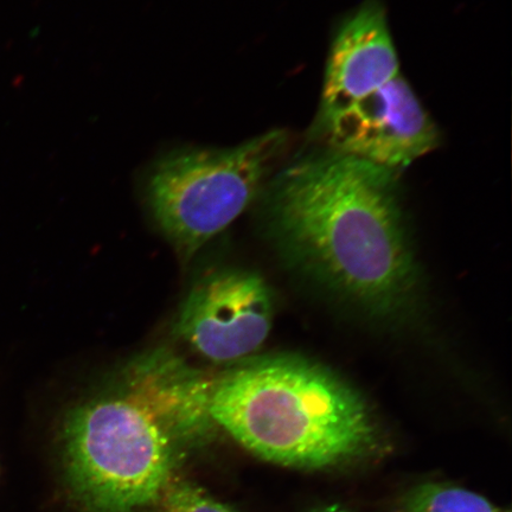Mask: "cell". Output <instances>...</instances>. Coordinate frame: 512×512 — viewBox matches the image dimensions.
<instances>
[{"label": "cell", "instance_id": "1", "mask_svg": "<svg viewBox=\"0 0 512 512\" xmlns=\"http://www.w3.org/2000/svg\"><path fill=\"white\" fill-rule=\"evenodd\" d=\"M213 374L157 347L131 358L67 413L64 476L87 512H140L158 499L184 451L207 443Z\"/></svg>", "mask_w": 512, "mask_h": 512}, {"label": "cell", "instance_id": "2", "mask_svg": "<svg viewBox=\"0 0 512 512\" xmlns=\"http://www.w3.org/2000/svg\"><path fill=\"white\" fill-rule=\"evenodd\" d=\"M398 179V172L328 150L288 165L268 198L287 246L339 292L381 313L405 304L416 281Z\"/></svg>", "mask_w": 512, "mask_h": 512}, {"label": "cell", "instance_id": "3", "mask_svg": "<svg viewBox=\"0 0 512 512\" xmlns=\"http://www.w3.org/2000/svg\"><path fill=\"white\" fill-rule=\"evenodd\" d=\"M210 412L256 457L324 471L379 454L367 402L330 371L294 357H249L213 375Z\"/></svg>", "mask_w": 512, "mask_h": 512}, {"label": "cell", "instance_id": "4", "mask_svg": "<svg viewBox=\"0 0 512 512\" xmlns=\"http://www.w3.org/2000/svg\"><path fill=\"white\" fill-rule=\"evenodd\" d=\"M288 143L273 130L226 149L182 147L151 164L146 201L179 255L191 259L251 206Z\"/></svg>", "mask_w": 512, "mask_h": 512}, {"label": "cell", "instance_id": "5", "mask_svg": "<svg viewBox=\"0 0 512 512\" xmlns=\"http://www.w3.org/2000/svg\"><path fill=\"white\" fill-rule=\"evenodd\" d=\"M312 134L328 150L398 174L440 143L438 126L401 74L342 110L317 115Z\"/></svg>", "mask_w": 512, "mask_h": 512}, {"label": "cell", "instance_id": "6", "mask_svg": "<svg viewBox=\"0 0 512 512\" xmlns=\"http://www.w3.org/2000/svg\"><path fill=\"white\" fill-rule=\"evenodd\" d=\"M272 322V296L265 281L254 273L224 270L192 287L175 334L206 360L232 366L261 348Z\"/></svg>", "mask_w": 512, "mask_h": 512}, {"label": "cell", "instance_id": "7", "mask_svg": "<svg viewBox=\"0 0 512 512\" xmlns=\"http://www.w3.org/2000/svg\"><path fill=\"white\" fill-rule=\"evenodd\" d=\"M400 74L386 9L379 0H367L332 42L318 115L342 110Z\"/></svg>", "mask_w": 512, "mask_h": 512}, {"label": "cell", "instance_id": "8", "mask_svg": "<svg viewBox=\"0 0 512 512\" xmlns=\"http://www.w3.org/2000/svg\"><path fill=\"white\" fill-rule=\"evenodd\" d=\"M395 512H505L475 491L446 483L414 486Z\"/></svg>", "mask_w": 512, "mask_h": 512}, {"label": "cell", "instance_id": "9", "mask_svg": "<svg viewBox=\"0 0 512 512\" xmlns=\"http://www.w3.org/2000/svg\"><path fill=\"white\" fill-rule=\"evenodd\" d=\"M160 512H239L190 480L171 477L160 495Z\"/></svg>", "mask_w": 512, "mask_h": 512}, {"label": "cell", "instance_id": "10", "mask_svg": "<svg viewBox=\"0 0 512 512\" xmlns=\"http://www.w3.org/2000/svg\"><path fill=\"white\" fill-rule=\"evenodd\" d=\"M313 512H356V511H352L349 508H345L341 504H330V505H325V507H320Z\"/></svg>", "mask_w": 512, "mask_h": 512}]
</instances>
